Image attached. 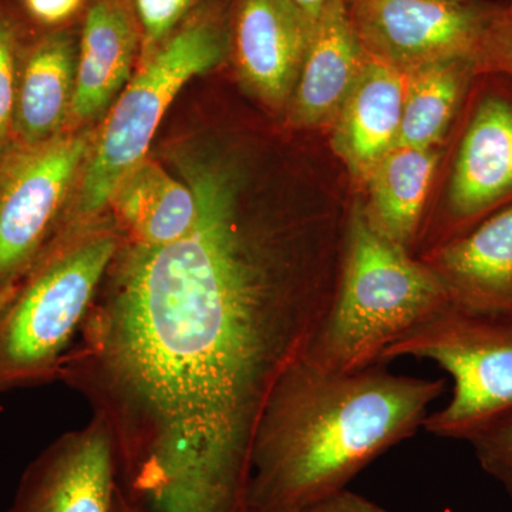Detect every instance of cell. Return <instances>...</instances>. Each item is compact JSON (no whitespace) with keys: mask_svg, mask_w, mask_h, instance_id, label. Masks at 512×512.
I'll use <instances>...</instances> for the list:
<instances>
[{"mask_svg":"<svg viewBox=\"0 0 512 512\" xmlns=\"http://www.w3.org/2000/svg\"><path fill=\"white\" fill-rule=\"evenodd\" d=\"M190 231L119 248L57 379L106 421L140 512H247L256 427L328 319L346 234L251 217L215 160L183 163Z\"/></svg>","mask_w":512,"mask_h":512,"instance_id":"1","label":"cell"},{"mask_svg":"<svg viewBox=\"0 0 512 512\" xmlns=\"http://www.w3.org/2000/svg\"><path fill=\"white\" fill-rule=\"evenodd\" d=\"M444 380L379 365L328 373L298 360L276 384L256 427L245 505L271 512L342 493L373 460L412 437Z\"/></svg>","mask_w":512,"mask_h":512,"instance_id":"2","label":"cell"},{"mask_svg":"<svg viewBox=\"0 0 512 512\" xmlns=\"http://www.w3.org/2000/svg\"><path fill=\"white\" fill-rule=\"evenodd\" d=\"M450 305L436 272L377 232L356 205L335 301L302 359L339 375L369 369L392 343Z\"/></svg>","mask_w":512,"mask_h":512,"instance_id":"3","label":"cell"},{"mask_svg":"<svg viewBox=\"0 0 512 512\" xmlns=\"http://www.w3.org/2000/svg\"><path fill=\"white\" fill-rule=\"evenodd\" d=\"M119 248L109 231L47 242L0 311V393L57 379Z\"/></svg>","mask_w":512,"mask_h":512,"instance_id":"4","label":"cell"},{"mask_svg":"<svg viewBox=\"0 0 512 512\" xmlns=\"http://www.w3.org/2000/svg\"><path fill=\"white\" fill-rule=\"evenodd\" d=\"M231 0L195 5L187 18L148 55L106 121L84 173L80 214L92 217L110 204L121 180L146 160L165 111L192 77L207 73L229 49Z\"/></svg>","mask_w":512,"mask_h":512,"instance_id":"5","label":"cell"},{"mask_svg":"<svg viewBox=\"0 0 512 512\" xmlns=\"http://www.w3.org/2000/svg\"><path fill=\"white\" fill-rule=\"evenodd\" d=\"M413 356L453 379V396L423 429L468 440L512 412V315H478L450 305L384 350L379 365Z\"/></svg>","mask_w":512,"mask_h":512,"instance_id":"6","label":"cell"},{"mask_svg":"<svg viewBox=\"0 0 512 512\" xmlns=\"http://www.w3.org/2000/svg\"><path fill=\"white\" fill-rule=\"evenodd\" d=\"M504 2L345 0L366 53L409 74L448 60L480 59Z\"/></svg>","mask_w":512,"mask_h":512,"instance_id":"7","label":"cell"},{"mask_svg":"<svg viewBox=\"0 0 512 512\" xmlns=\"http://www.w3.org/2000/svg\"><path fill=\"white\" fill-rule=\"evenodd\" d=\"M87 148L86 137L57 136L0 160V291L18 284L52 239Z\"/></svg>","mask_w":512,"mask_h":512,"instance_id":"8","label":"cell"},{"mask_svg":"<svg viewBox=\"0 0 512 512\" xmlns=\"http://www.w3.org/2000/svg\"><path fill=\"white\" fill-rule=\"evenodd\" d=\"M477 83L448 181L441 235L431 249L512 204V79L478 74Z\"/></svg>","mask_w":512,"mask_h":512,"instance_id":"9","label":"cell"},{"mask_svg":"<svg viewBox=\"0 0 512 512\" xmlns=\"http://www.w3.org/2000/svg\"><path fill=\"white\" fill-rule=\"evenodd\" d=\"M119 493L116 443L106 421L93 416L33 460L8 512H114Z\"/></svg>","mask_w":512,"mask_h":512,"instance_id":"10","label":"cell"},{"mask_svg":"<svg viewBox=\"0 0 512 512\" xmlns=\"http://www.w3.org/2000/svg\"><path fill=\"white\" fill-rule=\"evenodd\" d=\"M313 23L289 0H231L229 49L249 89L278 107L295 90Z\"/></svg>","mask_w":512,"mask_h":512,"instance_id":"11","label":"cell"},{"mask_svg":"<svg viewBox=\"0 0 512 512\" xmlns=\"http://www.w3.org/2000/svg\"><path fill=\"white\" fill-rule=\"evenodd\" d=\"M421 261L436 272L453 306L478 315H512V204Z\"/></svg>","mask_w":512,"mask_h":512,"instance_id":"12","label":"cell"},{"mask_svg":"<svg viewBox=\"0 0 512 512\" xmlns=\"http://www.w3.org/2000/svg\"><path fill=\"white\" fill-rule=\"evenodd\" d=\"M367 59L369 55L353 29L345 0H332L313 23L292 94L293 124L319 127L335 123Z\"/></svg>","mask_w":512,"mask_h":512,"instance_id":"13","label":"cell"},{"mask_svg":"<svg viewBox=\"0 0 512 512\" xmlns=\"http://www.w3.org/2000/svg\"><path fill=\"white\" fill-rule=\"evenodd\" d=\"M80 26L37 30L20 69L13 147H35L59 136L72 111Z\"/></svg>","mask_w":512,"mask_h":512,"instance_id":"14","label":"cell"},{"mask_svg":"<svg viewBox=\"0 0 512 512\" xmlns=\"http://www.w3.org/2000/svg\"><path fill=\"white\" fill-rule=\"evenodd\" d=\"M140 49L131 0H92L80 23L70 114L82 120L99 116L127 82Z\"/></svg>","mask_w":512,"mask_h":512,"instance_id":"15","label":"cell"},{"mask_svg":"<svg viewBox=\"0 0 512 512\" xmlns=\"http://www.w3.org/2000/svg\"><path fill=\"white\" fill-rule=\"evenodd\" d=\"M406 84V73L369 56L333 131V148L353 177L367 181L377 163L396 146Z\"/></svg>","mask_w":512,"mask_h":512,"instance_id":"16","label":"cell"},{"mask_svg":"<svg viewBox=\"0 0 512 512\" xmlns=\"http://www.w3.org/2000/svg\"><path fill=\"white\" fill-rule=\"evenodd\" d=\"M439 153L433 148L394 146L367 178V221L377 232L412 252Z\"/></svg>","mask_w":512,"mask_h":512,"instance_id":"17","label":"cell"},{"mask_svg":"<svg viewBox=\"0 0 512 512\" xmlns=\"http://www.w3.org/2000/svg\"><path fill=\"white\" fill-rule=\"evenodd\" d=\"M113 205L128 241L160 245L183 237L197 218V198L188 184L161 165L143 160L121 180Z\"/></svg>","mask_w":512,"mask_h":512,"instance_id":"18","label":"cell"},{"mask_svg":"<svg viewBox=\"0 0 512 512\" xmlns=\"http://www.w3.org/2000/svg\"><path fill=\"white\" fill-rule=\"evenodd\" d=\"M477 76L476 59L448 60L407 74L396 146L429 150L439 144Z\"/></svg>","mask_w":512,"mask_h":512,"instance_id":"19","label":"cell"},{"mask_svg":"<svg viewBox=\"0 0 512 512\" xmlns=\"http://www.w3.org/2000/svg\"><path fill=\"white\" fill-rule=\"evenodd\" d=\"M37 30L23 0H0V160L13 148L20 69Z\"/></svg>","mask_w":512,"mask_h":512,"instance_id":"20","label":"cell"},{"mask_svg":"<svg viewBox=\"0 0 512 512\" xmlns=\"http://www.w3.org/2000/svg\"><path fill=\"white\" fill-rule=\"evenodd\" d=\"M481 468L503 485L512 498V412L488 424L467 440Z\"/></svg>","mask_w":512,"mask_h":512,"instance_id":"21","label":"cell"},{"mask_svg":"<svg viewBox=\"0 0 512 512\" xmlns=\"http://www.w3.org/2000/svg\"><path fill=\"white\" fill-rule=\"evenodd\" d=\"M197 0H131L141 33V49L150 55L180 25Z\"/></svg>","mask_w":512,"mask_h":512,"instance_id":"22","label":"cell"},{"mask_svg":"<svg viewBox=\"0 0 512 512\" xmlns=\"http://www.w3.org/2000/svg\"><path fill=\"white\" fill-rule=\"evenodd\" d=\"M478 74H503L512 79V0H505L488 33L478 59Z\"/></svg>","mask_w":512,"mask_h":512,"instance_id":"23","label":"cell"},{"mask_svg":"<svg viewBox=\"0 0 512 512\" xmlns=\"http://www.w3.org/2000/svg\"><path fill=\"white\" fill-rule=\"evenodd\" d=\"M92 0H23L37 28L55 30L73 28L82 22Z\"/></svg>","mask_w":512,"mask_h":512,"instance_id":"24","label":"cell"},{"mask_svg":"<svg viewBox=\"0 0 512 512\" xmlns=\"http://www.w3.org/2000/svg\"><path fill=\"white\" fill-rule=\"evenodd\" d=\"M254 512V511H247ZM271 512H389L383 507L367 500L362 495L352 491L332 495L318 503L305 505V507L292 508V510L271 511Z\"/></svg>","mask_w":512,"mask_h":512,"instance_id":"25","label":"cell"},{"mask_svg":"<svg viewBox=\"0 0 512 512\" xmlns=\"http://www.w3.org/2000/svg\"><path fill=\"white\" fill-rule=\"evenodd\" d=\"M296 9L301 10L312 23L318 19L320 12L329 5L332 0H289Z\"/></svg>","mask_w":512,"mask_h":512,"instance_id":"26","label":"cell"},{"mask_svg":"<svg viewBox=\"0 0 512 512\" xmlns=\"http://www.w3.org/2000/svg\"><path fill=\"white\" fill-rule=\"evenodd\" d=\"M114 512H140L134 507L130 501L127 500L126 495L123 494V491L119 493V498H117L116 510Z\"/></svg>","mask_w":512,"mask_h":512,"instance_id":"27","label":"cell"},{"mask_svg":"<svg viewBox=\"0 0 512 512\" xmlns=\"http://www.w3.org/2000/svg\"><path fill=\"white\" fill-rule=\"evenodd\" d=\"M16 289H18V284L9 286V288L2 289L0 291V311L5 308L6 303L13 298V295L16 293Z\"/></svg>","mask_w":512,"mask_h":512,"instance_id":"28","label":"cell"},{"mask_svg":"<svg viewBox=\"0 0 512 512\" xmlns=\"http://www.w3.org/2000/svg\"><path fill=\"white\" fill-rule=\"evenodd\" d=\"M448 2H456V0H448Z\"/></svg>","mask_w":512,"mask_h":512,"instance_id":"29","label":"cell"}]
</instances>
